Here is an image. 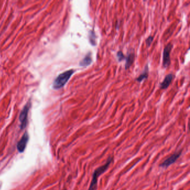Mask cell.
Returning a JSON list of instances; mask_svg holds the SVG:
<instances>
[{"mask_svg":"<svg viewBox=\"0 0 190 190\" xmlns=\"http://www.w3.org/2000/svg\"><path fill=\"white\" fill-rule=\"evenodd\" d=\"M29 139V136L27 132H25L21 137L20 140L17 144V149L20 153H22L26 149V146Z\"/></svg>","mask_w":190,"mask_h":190,"instance_id":"8992f818","label":"cell"},{"mask_svg":"<svg viewBox=\"0 0 190 190\" xmlns=\"http://www.w3.org/2000/svg\"><path fill=\"white\" fill-rule=\"evenodd\" d=\"M181 155V151L175 153L174 154L171 155L169 157H168L167 159H165L164 161L160 164V167L163 168H167L169 167L171 164H174L175 163L177 159L180 157Z\"/></svg>","mask_w":190,"mask_h":190,"instance_id":"5b68a950","label":"cell"},{"mask_svg":"<svg viewBox=\"0 0 190 190\" xmlns=\"http://www.w3.org/2000/svg\"><path fill=\"white\" fill-rule=\"evenodd\" d=\"M134 57H135V55L133 52L130 53L128 55V56L125 57V69L127 70L129 69L131 65L133 64L134 60Z\"/></svg>","mask_w":190,"mask_h":190,"instance_id":"9c48e42d","label":"cell"},{"mask_svg":"<svg viewBox=\"0 0 190 190\" xmlns=\"http://www.w3.org/2000/svg\"><path fill=\"white\" fill-rule=\"evenodd\" d=\"M92 54L91 52H89L87 55L84 57L82 61L80 62V66L81 67H86L89 66L92 63Z\"/></svg>","mask_w":190,"mask_h":190,"instance_id":"ba28073f","label":"cell"},{"mask_svg":"<svg viewBox=\"0 0 190 190\" xmlns=\"http://www.w3.org/2000/svg\"><path fill=\"white\" fill-rule=\"evenodd\" d=\"M113 158L112 157H109L105 164L99 167L95 170L92 174V180L91 181L88 190H97V185H98V180L99 176L102 175L107 170H108L109 166L112 163V162H113Z\"/></svg>","mask_w":190,"mask_h":190,"instance_id":"6da1fadb","label":"cell"},{"mask_svg":"<svg viewBox=\"0 0 190 190\" xmlns=\"http://www.w3.org/2000/svg\"><path fill=\"white\" fill-rule=\"evenodd\" d=\"M74 72V70L71 69L59 75L53 82V88L55 89H59L63 87L69 81Z\"/></svg>","mask_w":190,"mask_h":190,"instance_id":"7a4b0ae2","label":"cell"},{"mask_svg":"<svg viewBox=\"0 0 190 190\" xmlns=\"http://www.w3.org/2000/svg\"><path fill=\"white\" fill-rule=\"evenodd\" d=\"M96 36L94 31H90L89 32V40L93 46H95L96 45Z\"/></svg>","mask_w":190,"mask_h":190,"instance_id":"8fae6325","label":"cell"},{"mask_svg":"<svg viewBox=\"0 0 190 190\" xmlns=\"http://www.w3.org/2000/svg\"><path fill=\"white\" fill-rule=\"evenodd\" d=\"M30 107H31V103L30 102L27 103L21 112L20 117H19V120L20 122V128L21 129H24L27 125L28 114H29Z\"/></svg>","mask_w":190,"mask_h":190,"instance_id":"3957f363","label":"cell"},{"mask_svg":"<svg viewBox=\"0 0 190 190\" xmlns=\"http://www.w3.org/2000/svg\"><path fill=\"white\" fill-rule=\"evenodd\" d=\"M173 47V45L171 43L164 47L163 52V67L167 68L170 64V52Z\"/></svg>","mask_w":190,"mask_h":190,"instance_id":"277c9868","label":"cell"},{"mask_svg":"<svg viewBox=\"0 0 190 190\" xmlns=\"http://www.w3.org/2000/svg\"><path fill=\"white\" fill-rule=\"evenodd\" d=\"M148 65H146L145 67L144 71L136 79V80L138 82H142L144 79H146L148 77Z\"/></svg>","mask_w":190,"mask_h":190,"instance_id":"30bf717a","label":"cell"},{"mask_svg":"<svg viewBox=\"0 0 190 190\" xmlns=\"http://www.w3.org/2000/svg\"><path fill=\"white\" fill-rule=\"evenodd\" d=\"M174 75L172 74H170L167 75L163 81L160 84V88L161 89H166L167 87H169L170 84L172 82L173 79H174Z\"/></svg>","mask_w":190,"mask_h":190,"instance_id":"52a82bcc","label":"cell"},{"mask_svg":"<svg viewBox=\"0 0 190 190\" xmlns=\"http://www.w3.org/2000/svg\"><path fill=\"white\" fill-rule=\"evenodd\" d=\"M153 37L152 36H149L146 40V45L147 46H149L151 45V43L152 42V41L153 40Z\"/></svg>","mask_w":190,"mask_h":190,"instance_id":"4fadbf2b","label":"cell"},{"mask_svg":"<svg viewBox=\"0 0 190 190\" xmlns=\"http://www.w3.org/2000/svg\"><path fill=\"white\" fill-rule=\"evenodd\" d=\"M117 57L118 58V61L119 62H122V60H123L124 59H125V57L124 55L123 52L121 51H119L117 52Z\"/></svg>","mask_w":190,"mask_h":190,"instance_id":"7c38bea8","label":"cell"}]
</instances>
